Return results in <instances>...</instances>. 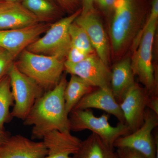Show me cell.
<instances>
[{"label": "cell", "mask_w": 158, "mask_h": 158, "mask_svg": "<svg viewBox=\"0 0 158 158\" xmlns=\"http://www.w3.org/2000/svg\"><path fill=\"white\" fill-rule=\"evenodd\" d=\"M116 0H95L100 7L105 11H109L114 9Z\"/></svg>", "instance_id": "cell-27"}, {"label": "cell", "mask_w": 158, "mask_h": 158, "mask_svg": "<svg viewBox=\"0 0 158 158\" xmlns=\"http://www.w3.org/2000/svg\"><path fill=\"white\" fill-rule=\"evenodd\" d=\"M147 107L158 115V98L157 95L150 96Z\"/></svg>", "instance_id": "cell-28"}, {"label": "cell", "mask_w": 158, "mask_h": 158, "mask_svg": "<svg viewBox=\"0 0 158 158\" xmlns=\"http://www.w3.org/2000/svg\"><path fill=\"white\" fill-rule=\"evenodd\" d=\"M6 2V0H0V6Z\"/></svg>", "instance_id": "cell-32"}, {"label": "cell", "mask_w": 158, "mask_h": 158, "mask_svg": "<svg viewBox=\"0 0 158 158\" xmlns=\"http://www.w3.org/2000/svg\"><path fill=\"white\" fill-rule=\"evenodd\" d=\"M158 125V115L147 108L141 127L133 132L119 137L113 147L134 150L145 158H158V139H155L152 134Z\"/></svg>", "instance_id": "cell-7"}, {"label": "cell", "mask_w": 158, "mask_h": 158, "mask_svg": "<svg viewBox=\"0 0 158 158\" xmlns=\"http://www.w3.org/2000/svg\"><path fill=\"white\" fill-rule=\"evenodd\" d=\"M89 55L71 45L65 57L66 60L65 61L71 63H78L85 59Z\"/></svg>", "instance_id": "cell-24"}, {"label": "cell", "mask_w": 158, "mask_h": 158, "mask_svg": "<svg viewBox=\"0 0 158 158\" xmlns=\"http://www.w3.org/2000/svg\"><path fill=\"white\" fill-rule=\"evenodd\" d=\"M11 136L10 133L6 130L0 131V144Z\"/></svg>", "instance_id": "cell-30"}, {"label": "cell", "mask_w": 158, "mask_h": 158, "mask_svg": "<svg viewBox=\"0 0 158 158\" xmlns=\"http://www.w3.org/2000/svg\"><path fill=\"white\" fill-rule=\"evenodd\" d=\"M60 7L66 11L75 12L77 7L79 0H55ZM77 11V10H76Z\"/></svg>", "instance_id": "cell-26"}, {"label": "cell", "mask_w": 158, "mask_h": 158, "mask_svg": "<svg viewBox=\"0 0 158 158\" xmlns=\"http://www.w3.org/2000/svg\"><path fill=\"white\" fill-rule=\"evenodd\" d=\"M118 158H145L142 155L134 150L127 148H116Z\"/></svg>", "instance_id": "cell-25"}, {"label": "cell", "mask_w": 158, "mask_h": 158, "mask_svg": "<svg viewBox=\"0 0 158 158\" xmlns=\"http://www.w3.org/2000/svg\"><path fill=\"white\" fill-rule=\"evenodd\" d=\"M55 0H22L21 3L39 19L40 22L51 23L60 15Z\"/></svg>", "instance_id": "cell-19"}, {"label": "cell", "mask_w": 158, "mask_h": 158, "mask_svg": "<svg viewBox=\"0 0 158 158\" xmlns=\"http://www.w3.org/2000/svg\"><path fill=\"white\" fill-rule=\"evenodd\" d=\"M110 88L118 103L121 102L129 90L135 84L131 60L126 59L115 64L111 71Z\"/></svg>", "instance_id": "cell-17"}, {"label": "cell", "mask_w": 158, "mask_h": 158, "mask_svg": "<svg viewBox=\"0 0 158 158\" xmlns=\"http://www.w3.org/2000/svg\"><path fill=\"white\" fill-rule=\"evenodd\" d=\"M157 22V19L149 15L146 25L136 39L135 47L138 48L131 60L134 75L138 77L150 96L157 95L152 56Z\"/></svg>", "instance_id": "cell-3"}, {"label": "cell", "mask_w": 158, "mask_h": 158, "mask_svg": "<svg viewBox=\"0 0 158 158\" xmlns=\"http://www.w3.org/2000/svg\"><path fill=\"white\" fill-rule=\"evenodd\" d=\"M18 57L15 64L19 70L46 91L58 85L65 70V60L55 56L34 53L25 49Z\"/></svg>", "instance_id": "cell-2"}, {"label": "cell", "mask_w": 158, "mask_h": 158, "mask_svg": "<svg viewBox=\"0 0 158 158\" xmlns=\"http://www.w3.org/2000/svg\"><path fill=\"white\" fill-rule=\"evenodd\" d=\"M67 81L62 76L58 85L44 93L34 103L24 120L26 126H32V139H42L54 130L70 132L69 115L65 110L64 91Z\"/></svg>", "instance_id": "cell-1"}, {"label": "cell", "mask_w": 158, "mask_h": 158, "mask_svg": "<svg viewBox=\"0 0 158 158\" xmlns=\"http://www.w3.org/2000/svg\"><path fill=\"white\" fill-rule=\"evenodd\" d=\"M93 88L81 78L71 75L64 93L65 110L69 115L85 95L93 91Z\"/></svg>", "instance_id": "cell-20"}, {"label": "cell", "mask_w": 158, "mask_h": 158, "mask_svg": "<svg viewBox=\"0 0 158 158\" xmlns=\"http://www.w3.org/2000/svg\"><path fill=\"white\" fill-rule=\"evenodd\" d=\"M52 23H39L22 28L0 30V48L16 59L24 50L48 30Z\"/></svg>", "instance_id": "cell-10"}, {"label": "cell", "mask_w": 158, "mask_h": 158, "mask_svg": "<svg viewBox=\"0 0 158 158\" xmlns=\"http://www.w3.org/2000/svg\"><path fill=\"white\" fill-rule=\"evenodd\" d=\"M71 45L88 54L93 53L94 49L88 34L84 29L74 21L69 29Z\"/></svg>", "instance_id": "cell-22"}, {"label": "cell", "mask_w": 158, "mask_h": 158, "mask_svg": "<svg viewBox=\"0 0 158 158\" xmlns=\"http://www.w3.org/2000/svg\"><path fill=\"white\" fill-rule=\"evenodd\" d=\"M82 8L81 14H86L89 11L93 10L94 9V3L95 0H81Z\"/></svg>", "instance_id": "cell-29"}, {"label": "cell", "mask_w": 158, "mask_h": 158, "mask_svg": "<svg viewBox=\"0 0 158 158\" xmlns=\"http://www.w3.org/2000/svg\"><path fill=\"white\" fill-rule=\"evenodd\" d=\"M15 59L8 51L0 48V79L8 74Z\"/></svg>", "instance_id": "cell-23"}, {"label": "cell", "mask_w": 158, "mask_h": 158, "mask_svg": "<svg viewBox=\"0 0 158 158\" xmlns=\"http://www.w3.org/2000/svg\"><path fill=\"white\" fill-rule=\"evenodd\" d=\"M149 96L146 89L141 88L135 83L119 103L125 123L131 133L138 130L144 123Z\"/></svg>", "instance_id": "cell-11"}, {"label": "cell", "mask_w": 158, "mask_h": 158, "mask_svg": "<svg viewBox=\"0 0 158 158\" xmlns=\"http://www.w3.org/2000/svg\"><path fill=\"white\" fill-rule=\"evenodd\" d=\"M69 117L71 131L89 130L113 148L114 143L118 138L131 133L125 123L119 122L116 126H113L109 123L107 114L97 117L90 110H73Z\"/></svg>", "instance_id": "cell-4"}, {"label": "cell", "mask_w": 158, "mask_h": 158, "mask_svg": "<svg viewBox=\"0 0 158 158\" xmlns=\"http://www.w3.org/2000/svg\"><path fill=\"white\" fill-rule=\"evenodd\" d=\"M96 109L111 114L125 123L124 117L119 103L116 100L111 88H99L85 95L78 102L73 110Z\"/></svg>", "instance_id": "cell-15"}, {"label": "cell", "mask_w": 158, "mask_h": 158, "mask_svg": "<svg viewBox=\"0 0 158 158\" xmlns=\"http://www.w3.org/2000/svg\"><path fill=\"white\" fill-rule=\"evenodd\" d=\"M13 104L10 77L7 74L0 79V131L5 130V124L12 118L10 109Z\"/></svg>", "instance_id": "cell-21"}, {"label": "cell", "mask_w": 158, "mask_h": 158, "mask_svg": "<svg viewBox=\"0 0 158 158\" xmlns=\"http://www.w3.org/2000/svg\"><path fill=\"white\" fill-rule=\"evenodd\" d=\"M42 139L48 151L43 158H73L71 156L77 152L82 142L70 132L57 130L47 133Z\"/></svg>", "instance_id": "cell-14"}, {"label": "cell", "mask_w": 158, "mask_h": 158, "mask_svg": "<svg viewBox=\"0 0 158 158\" xmlns=\"http://www.w3.org/2000/svg\"><path fill=\"white\" fill-rule=\"evenodd\" d=\"M8 74L14 103L11 117L24 120L35 101L44 94V90L32 79L21 72L15 62Z\"/></svg>", "instance_id": "cell-6"}, {"label": "cell", "mask_w": 158, "mask_h": 158, "mask_svg": "<svg viewBox=\"0 0 158 158\" xmlns=\"http://www.w3.org/2000/svg\"><path fill=\"white\" fill-rule=\"evenodd\" d=\"M81 13V9H78L68 17L51 24L44 35L26 49L34 53L55 56L64 59L71 47L69 26Z\"/></svg>", "instance_id": "cell-5"}, {"label": "cell", "mask_w": 158, "mask_h": 158, "mask_svg": "<svg viewBox=\"0 0 158 158\" xmlns=\"http://www.w3.org/2000/svg\"><path fill=\"white\" fill-rule=\"evenodd\" d=\"M110 34L114 52L121 50L132 37L138 23L135 0H116Z\"/></svg>", "instance_id": "cell-8"}, {"label": "cell", "mask_w": 158, "mask_h": 158, "mask_svg": "<svg viewBox=\"0 0 158 158\" xmlns=\"http://www.w3.org/2000/svg\"><path fill=\"white\" fill-rule=\"evenodd\" d=\"M6 2H21L22 0H6Z\"/></svg>", "instance_id": "cell-31"}, {"label": "cell", "mask_w": 158, "mask_h": 158, "mask_svg": "<svg viewBox=\"0 0 158 158\" xmlns=\"http://www.w3.org/2000/svg\"><path fill=\"white\" fill-rule=\"evenodd\" d=\"M64 67L68 73L79 77L92 87L111 88V72L109 66L93 53L78 63L65 61Z\"/></svg>", "instance_id": "cell-9"}, {"label": "cell", "mask_w": 158, "mask_h": 158, "mask_svg": "<svg viewBox=\"0 0 158 158\" xmlns=\"http://www.w3.org/2000/svg\"><path fill=\"white\" fill-rule=\"evenodd\" d=\"M47 153L43 141L21 135L9 136L0 144V158H43Z\"/></svg>", "instance_id": "cell-13"}, {"label": "cell", "mask_w": 158, "mask_h": 158, "mask_svg": "<svg viewBox=\"0 0 158 158\" xmlns=\"http://www.w3.org/2000/svg\"><path fill=\"white\" fill-rule=\"evenodd\" d=\"M88 34L97 56L106 65L109 66L110 46L106 34L99 16L94 9L80 15L74 21Z\"/></svg>", "instance_id": "cell-12"}, {"label": "cell", "mask_w": 158, "mask_h": 158, "mask_svg": "<svg viewBox=\"0 0 158 158\" xmlns=\"http://www.w3.org/2000/svg\"><path fill=\"white\" fill-rule=\"evenodd\" d=\"M39 23L21 3L6 2L0 6V30L22 28Z\"/></svg>", "instance_id": "cell-16"}, {"label": "cell", "mask_w": 158, "mask_h": 158, "mask_svg": "<svg viewBox=\"0 0 158 158\" xmlns=\"http://www.w3.org/2000/svg\"><path fill=\"white\" fill-rule=\"evenodd\" d=\"M114 148L106 144L96 134L92 133L84 141L73 158H118Z\"/></svg>", "instance_id": "cell-18"}]
</instances>
